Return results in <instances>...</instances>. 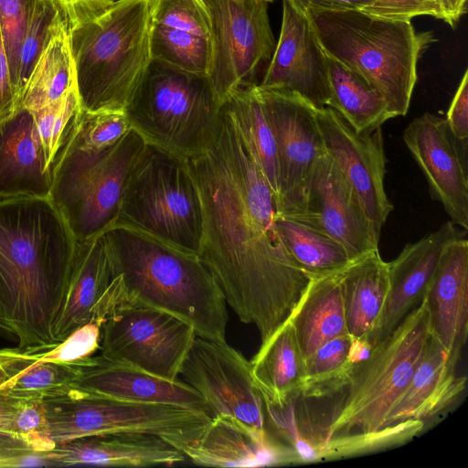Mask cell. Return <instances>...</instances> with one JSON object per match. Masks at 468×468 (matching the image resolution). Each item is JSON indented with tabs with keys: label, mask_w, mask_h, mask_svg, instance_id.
Listing matches in <instances>:
<instances>
[{
	"label": "cell",
	"mask_w": 468,
	"mask_h": 468,
	"mask_svg": "<svg viewBox=\"0 0 468 468\" xmlns=\"http://www.w3.org/2000/svg\"><path fill=\"white\" fill-rule=\"evenodd\" d=\"M221 110L212 143L186 158L202 202L198 255L227 304L263 343L290 318L312 277L285 248L276 196Z\"/></svg>",
	"instance_id": "cell-1"
},
{
	"label": "cell",
	"mask_w": 468,
	"mask_h": 468,
	"mask_svg": "<svg viewBox=\"0 0 468 468\" xmlns=\"http://www.w3.org/2000/svg\"><path fill=\"white\" fill-rule=\"evenodd\" d=\"M77 240L50 197H0V322L18 347L45 351Z\"/></svg>",
	"instance_id": "cell-2"
},
{
	"label": "cell",
	"mask_w": 468,
	"mask_h": 468,
	"mask_svg": "<svg viewBox=\"0 0 468 468\" xmlns=\"http://www.w3.org/2000/svg\"><path fill=\"white\" fill-rule=\"evenodd\" d=\"M103 233L112 276H120L129 300L179 317L198 336L225 340L227 303L198 254L121 224Z\"/></svg>",
	"instance_id": "cell-3"
},
{
	"label": "cell",
	"mask_w": 468,
	"mask_h": 468,
	"mask_svg": "<svg viewBox=\"0 0 468 468\" xmlns=\"http://www.w3.org/2000/svg\"><path fill=\"white\" fill-rule=\"evenodd\" d=\"M69 32L81 109L124 112L153 61L151 1L114 0Z\"/></svg>",
	"instance_id": "cell-4"
},
{
	"label": "cell",
	"mask_w": 468,
	"mask_h": 468,
	"mask_svg": "<svg viewBox=\"0 0 468 468\" xmlns=\"http://www.w3.org/2000/svg\"><path fill=\"white\" fill-rule=\"evenodd\" d=\"M304 14L324 53L375 87L394 117L405 116L418 60L435 40L432 33H417L410 20L376 17L361 10Z\"/></svg>",
	"instance_id": "cell-5"
},
{
	"label": "cell",
	"mask_w": 468,
	"mask_h": 468,
	"mask_svg": "<svg viewBox=\"0 0 468 468\" xmlns=\"http://www.w3.org/2000/svg\"><path fill=\"white\" fill-rule=\"evenodd\" d=\"M147 141L133 126L113 146L83 150L63 136L50 165V198L77 241L115 225L126 183Z\"/></svg>",
	"instance_id": "cell-6"
},
{
	"label": "cell",
	"mask_w": 468,
	"mask_h": 468,
	"mask_svg": "<svg viewBox=\"0 0 468 468\" xmlns=\"http://www.w3.org/2000/svg\"><path fill=\"white\" fill-rule=\"evenodd\" d=\"M124 113L148 143L187 158L212 143L222 110L207 76L153 60Z\"/></svg>",
	"instance_id": "cell-7"
},
{
	"label": "cell",
	"mask_w": 468,
	"mask_h": 468,
	"mask_svg": "<svg viewBox=\"0 0 468 468\" xmlns=\"http://www.w3.org/2000/svg\"><path fill=\"white\" fill-rule=\"evenodd\" d=\"M115 224L198 254L202 202L187 159L147 142L126 183Z\"/></svg>",
	"instance_id": "cell-8"
},
{
	"label": "cell",
	"mask_w": 468,
	"mask_h": 468,
	"mask_svg": "<svg viewBox=\"0 0 468 468\" xmlns=\"http://www.w3.org/2000/svg\"><path fill=\"white\" fill-rule=\"evenodd\" d=\"M430 334L423 300L387 338L370 348L367 357L355 363L346 397L323 441L384 427L388 413L410 384Z\"/></svg>",
	"instance_id": "cell-9"
},
{
	"label": "cell",
	"mask_w": 468,
	"mask_h": 468,
	"mask_svg": "<svg viewBox=\"0 0 468 468\" xmlns=\"http://www.w3.org/2000/svg\"><path fill=\"white\" fill-rule=\"evenodd\" d=\"M50 439L56 445L105 434L145 433L166 441H195L211 417L203 411L159 403H138L74 389L44 399Z\"/></svg>",
	"instance_id": "cell-10"
},
{
	"label": "cell",
	"mask_w": 468,
	"mask_h": 468,
	"mask_svg": "<svg viewBox=\"0 0 468 468\" xmlns=\"http://www.w3.org/2000/svg\"><path fill=\"white\" fill-rule=\"evenodd\" d=\"M194 327L165 311L129 300L122 291L101 328V355L176 380L196 338Z\"/></svg>",
	"instance_id": "cell-11"
},
{
	"label": "cell",
	"mask_w": 468,
	"mask_h": 468,
	"mask_svg": "<svg viewBox=\"0 0 468 468\" xmlns=\"http://www.w3.org/2000/svg\"><path fill=\"white\" fill-rule=\"evenodd\" d=\"M212 59L207 75L222 105L235 91L258 86L276 42L265 0H207Z\"/></svg>",
	"instance_id": "cell-12"
},
{
	"label": "cell",
	"mask_w": 468,
	"mask_h": 468,
	"mask_svg": "<svg viewBox=\"0 0 468 468\" xmlns=\"http://www.w3.org/2000/svg\"><path fill=\"white\" fill-rule=\"evenodd\" d=\"M179 378L205 399L211 418L231 416L259 431H266L264 402L254 384L250 363L226 340L197 335Z\"/></svg>",
	"instance_id": "cell-13"
},
{
	"label": "cell",
	"mask_w": 468,
	"mask_h": 468,
	"mask_svg": "<svg viewBox=\"0 0 468 468\" xmlns=\"http://www.w3.org/2000/svg\"><path fill=\"white\" fill-rule=\"evenodd\" d=\"M314 115L325 153L351 186L379 240L393 209L384 188L386 156L381 127L370 133H357L329 107H315Z\"/></svg>",
	"instance_id": "cell-14"
},
{
	"label": "cell",
	"mask_w": 468,
	"mask_h": 468,
	"mask_svg": "<svg viewBox=\"0 0 468 468\" xmlns=\"http://www.w3.org/2000/svg\"><path fill=\"white\" fill-rule=\"evenodd\" d=\"M258 90L277 145L280 169L277 214H288L299 206L315 162L325 154L315 120V107L293 92L259 88Z\"/></svg>",
	"instance_id": "cell-15"
},
{
	"label": "cell",
	"mask_w": 468,
	"mask_h": 468,
	"mask_svg": "<svg viewBox=\"0 0 468 468\" xmlns=\"http://www.w3.org/2000/svg\"><path fill=\"white\" fill-rule=\"evenodd\" d=\"M282 215L334 238L351 261L378 249L379 240L351 186L326 153L315 162L299 206Z\"/></svg>",
	"instance_id": "cell-16"
},
{
	"label": "cell",
	"mask_w": 468,
	"mask_h": 468,
	"mask_svg": "<svg viewBox=\"0 0 468 468\" xmlns=\"http://www.w3.org/2000/svg\"><path fill=\"white\" fill-rule=\"evenodd\" d=\"M403 141L422 171L431 196L451 221L468 229V146L452 135L445 118L426 112L406 127Z\"/></svg>",
	"instance_id": "cell-17"
},
{
	"label": "cell",
	"mask_w": 468,
	"mask_h": 468,
	"mask_svg": "<svg viewBox=\"0 0 468 468\" xmlns=\"http://www.w3.org/2000/svg\"><path fill=\"white\" fill-rule=\"evenodd\" d=\"M293 92L316 108L327 107L326 55L306 15L282 0L280 37L257 86Z\"/></svg>",
	"instance_id": "cell-18"
},
{
	"label": "cell",
	"mask_w": 468,
	"mask_h": 468,
	"mask_svg": "<svg viewBox=\"0 0 468 468\" xmlns=\"http://www.w3.org/2000/svg\"><path fill=\"white\" fill-rule=\"evenodd\" d=\"M451 220L437 230L405 245L388 266V290L383 311L366 344L371 348L387 338L424 300L446 246L465 237Z\"/></svg>",
	"instance_id": "cell-19"
},
{
	"label": "cell",
	"mask_w": 468,
	"mask_h": 468,
	"mask_svg": "<svg viewBox=\"0 0 468 468\" xmlns=\"http://www.w3.org/2000/svg\"><path fill=\"white\" fill-rule=\"evenodd\" d=\"M154 61L207 76L212 18L207 0H150Z\"/></svg>",
	"instance_id": "cell-20"
},
{
	"label": "cell",
	"mask_w": 468,
	"mask_h": 468,
	"mask_svg": "<svg viewBox=\"0 0 468 468\" xmlns=\"http://www.w3.org/2000/svg\"><path fill=\"white\" fill-rule=\"evenodd\" d=\"M194 464L207 467H261L296 463L292 448L267 431L227 415L211 418L195 441H167Z\"/></svg>",
	"instance_id": "cell-21"
},
{
	"label": "cell",
	"mask_w": 468,
	"mask_h": 468,
	"mask_svg": "<svg viewBox=\"0 0 468 468\" xmlns=\"http://www.w3.org/2000/svg\"><path fill=\"white\" fill-rule=\"evenodd\" d=\"M77 363L74 389L132 402L175 405L209 415L205 399L180 378H161L101 354Z\"/></svg>",
	"instance_id": "cell-22"
},
{
	"label": "cell",
	"mask_w": 468,
	"mask_h": 468,
	"mask_svg": "<svg viewBox=\"0 0 468 468\" xmlns=\"http://www.w3.org/2000/svg\"><path fill=\"white\" fill-rule=\"evenodd\" d=\"M424 301L431 334L459 361L468 331V241L449 243L429 284Z\"/></svg>",
	"instance_id": "cell-23"
},
{
	"label": "cell",
	"mask_w": 468,
	"mask_h": 468,
	"mask_svg": "<svg viewBox=\"0 0 468 468\" xmlns=\"http://www.w3.org/2000/svg\"><path fill=\"white\" fill-rule=\"evenodd\" d=\"M45 456L49 466H173L186 460L162 437L145 433L81 437L56 445Z\"/></svg>",
	"instance_id": "cell-24"
},
{
	"label": "cell",
	"mask_w": 468,
	"mask_h": 468,
	"mask_svg": "<svg viewBox=\"0 0 468 468\" xmlns=\"http://www.w3.org/2000/svg\"><path fill=\"white\" fill-rule=\"evenodd\" d=\"M50 190L51 172L34 115L18 108L0 121V197H49Z\"/></svg>",
	"instance_id": "cell-25"
},
{
	"label": "cell",
	"mask_w": 468,
	"mask_h": 468,
	"mask_svg": "<svg viewBox=\"0 0 468 468\" xmlns=\"http://www.w3.org/2000/svg\"><path fill=\"white\" fill-rule=\"evenodd\" d=\"M112 278L104 233L77 241L69 275L52 328L59 344L82 325L92 322L96 305Z\"/></svg>",
	"instance_id": "cell-26"
},
{
	"label": "cell",
	"mask_w": 468,
	"mask_h": 468,
	"mask_svg": "<svg viewBox=\"0 0 468 468\" xmlns=\"http://www.w3.org/2000/svg\"><path fill=\"white\" fill-rule=\"evenodd\" d=\"M458 361L431 335L409 386L387 415L385 426L409 419L426 421L450 407L466 387Z\"/></svg>",
	"instance_id": "cell-27"
},
{
	"label": "cell",
	"mask_w": 468,
	"mask_h": 468,
	"mask_svg": "<svg viewBox=\"0 0 468 468\" xmlns=\"http://www.w3.org/2000/svg\"><path fill=\"white\" fill-rule=\"evenodd\" d=\"M250 363L254 384L264 403L283 407L298 399L304 358L289 319L261 343Z\"/></svg>",
	"instance_id": "cell-28"
},
{
	"label": "cell",
	"mask_w": 468,
	"mask_h": 468,
	"mask_svg": "<svg viewBox=\"0 0 468 468\" xmlns=\"http://www.w3.org/2000/svg\"><path fill=\"white\" fill-rule=\"evenodd\" d=\"M346 325L355 340L366 342L385 305L388 266L378 250L354 261L341 271Z\"/></svg>",
	"instance_id": "cell-29"
},
{
	"label": "cell",
	"mask_w": 468,
	"mask_h": 468,
	"mask_svg": "<svg viewBox=\"0 0 468 468\" xmlns=\"http://www.w3.org/2000/svg\"><path fill=\"white\" fill-rule=\"evenodd\" d=\"M289 320L304 359L326 341L347 334L341 271L313 277Z\"/></svg>",
	"instance_id": "cell-30"
},
{
	"label": "cell",
	"mask_w": 468,
	"mask_h": 468,
	"mask_svg": "<svg viewBox=\"0 0 468 468\" xmlns=\"http://www.w3.org/2000/svg\"><path fill=\"white\" fill-rule=\"evenodd\" d=\"M76 83L70 32L58 12L23 89L17 109L37 111L58 101Z\"/></svg>",
	"instance_id": "cell-31"
},
{
	"label": "cell",
	"mask_w": 468,
	"mask_h": 468,
	"mask_svg": "<svg viewBox=\"0 0 468 468\" xmlns=\"http://www.w3.org/2000/svg\"><path fill=\"white\" fill-rule=\"evenodd\" d=\"M221 106L277 199L280 184L277 145L257 86L235 91Z\"/></svg>",
	"instance_id": "cell-32"
},
{
	"label": "cell",
	"mask_w": 468,
	"mask_h": 468,
	"mask_svg": "<svg viewBox=\"0 0 468 468\" xmlns=\"http://www.w3.org/2000/svg\"><path fill=\"white\" fill-rule=\"evenodd\" d=\"M326 69L327 107L338 112L357 133H370L394 118L382 94L361 75L328 55Z\"/></svg>",
	"instance_id": "cell-33"
},
{
	"label": "cell",
	"mask_w": 468,
	"mask_h": 468,
	"mask_svg": "<svg viewBox=\"0 0 468 468\" xmlns=\"http://www.w3.org/2000/svg\"><path fill=\"white\" fill-rule=\"evenodd\" d=\"M275 223L285 248L312 278L340 271L351 262L346 249L326 233L282 214Z\"/></svg>",
	"instance_id": "cell-34"
},
{
	"label": "cell",
	"mask_w": 468,
	"mask_h": 468,
	"mask_svg": "<svg viewBox=\"0 0 468 468\" xmlns=\"http://www.w3.org/2000/svg\"><path fill=\"white\" fill-rule=\"evenodd\" d=\"M355 340L344 334L321 345L304 359V375L298 398L320 399L345 388L355 366Z\"/></svg>",
	"instance_id": "cell-35"
},
{
	"label": "cell",
	"mask_w": 468,
	"mask_h": 468,
	"mask_svg": "<svg viewBox=\"0 0 468 468\" xmlns=\"http://www.w3.org/2000/svg\"><path fill=\"white\" fill-rule=\"evenodd\" d=\"M425 424L424 420L409 419L376 431L330 437L316 446L315 462L350 458L403 445L420 435Z\"/></svg>",
	"instance_id": "cell-36"
},
{
	"label": "cell",
	"mask_w": 468,
	"mask_h": 468,
	"mask_svg": "<svg viewBox=\"0 0 468 468\" xmlns=\"http://www.w3.org/2000/svg\"><path fill=\"white\" fill-rule=\"evenodd\" d=\"M77 361L70 363L37 360L6 384L18 398L48 399L74 390Z\"/></svg>",
	"instance_id": "cell-37"
},
{
	"label": "cell",
	"mask_w": 468,
	"mask_h": 468,
	"mask_svg": "<svg viewBox=\"0 0 468 468\" xmlns=\"http://www.w3.org/2000/svg\"><path fill=\"white\" fill-rule=\"evenodd\" d=\"M131 128L122 112H90L80 109L64 136L80 149L102 150L115 145Z\"/></svg>",
	"instance_id": "cell-38"
},
{
	"label": "cell",
	"mask_w": 468,
	"mask_h": 468,
	"mask_svg": "<svg viewBox=\"0 0 468 468\" xmlns=\"http://www.w3.org/2000/svg\"><path fill=\"white\" fill-rule=\"evenodd\" d=\"M58 11L48 0H31L16 73L13 80L16 109L23 89L41 53Z\"/></svg>",
	"instance_id": "cell-39"
},
{
	"label": "cell",
	"mask_w": 468,
	"mask_h": 468,
	"mask_svg": "<svg viewBox=\"0 0 468 468\" xmlns=\"http://www.w3.org/2000/svg\"><path fill=\"white\" fill-rule=\"evenodd\" d=\"M80 109L76 83L58 101L32 112L49 168L67 128Z\"/></svg>",
	"instance_id": "cell-40"
},
{
	"label": "cell",
	"mask_w": 468,
	"mask_h": 468,
	"mask_svg": "<svg viewBox=\"0 0 468 468\" xmlns=\"http://www.w3.org/2000/svg\"><path fill=\"white\" fill-rule=\"evenodd\" d=\"M19 399L18 411L9 435L39 452H46L54 448L55 443L49 435L44 399L34 398H19Z\"/></svg>",
	"instance_id": "cell-41"
},
{
	"label": "cell",
	"mask_w": 468,
	"mask_h": 468,
	"mask_svg": "<svg viewBox=\"0 0 468 468\" xmlns=\"http://www.w3.org/2000/svg\"><path fill=\"white\" fill-rule=\"evenodd\" d=\"M101 324L90 322L54 347L38 352V360L70 363L92 356L101 347Z\"/></svg>",
	"instance_id": "cell-42"
},
{
	"label": "cell",
	"mask_w": 468,
	"mask_h": 468,
	"mask_svg": "<svg viewBox=\"0 0 468 468\" xmlns=\"http://www.w3.org/2000/svg\"><path fill=\"white\" fill-rule=\"evenodd\" d=\"M30 2L31 0H0V20L12 85L16 73Z\"/></svg>",
	"instance_id": "cell-43"
},
{
	"label": "cell",
	"mask_w": 468,
	"mask_h": 468,
	"mask_svg": "<svg viewBox=\"0 0 468 468\" xmlns=\"http://www.w3.org/2000/svg\"><path fill=\"white\" fill-rule=\"evenodd\" d=\"M363 12L380 18L411 20L419 16H430L441 19L434 0H376Z\"/></svg>",
	"instance_id": "cell-44"
},
{
	"label": "cell",
	"mask_w": 468,
	"mask_h": 468,
	"mask_svg": "<svg viewBox=\"0 0 468 468\" xmlns=\"http://www.w3.org/2000/svg\"><path fill=\"white\" fill-rule=\"evenodd\" d=\"M452 137L468 146V71L465 70L445 118Z\"/></svg>",
	"instance_id": "cell-45"
},
{
	"label": "cell",
	"mask_w": 468,
	"mask_h": 468,
	"mask_svg": "<svg viewBox=\"0 0 468 468\" xmlns=\"http://www.w3.org/2000/svg\"><path fill=\"white\" fill-rule=\"evenodd\" d=\"M69 31L99 13L114 0H48Z\"/></svg>",
	"instance_id": "cell-46"
},
{
	"label": "cell",
	"mask_w": 468,
	"mask_h": 468,
	"mask_svg": "<svg viewBox=\"0 0 468 468\" xmlns=\"http://www.w3.org/2000/svg\"><path fill=\"white\" fill-rule=\"evenodd\" d=\"M38 360V353L16 348H0V388Z\"/></svg>",
	"instance_id": "cell-47"
},
{
	"label": "cell",
	"mask_w": 468,
	"mask_h": 468,
	"mask_svg": "<svg viewBox=\"0 0 468 468\" xmlns=\"http://www.w3.org/2000/svg\"><path fill=\"white\" fill-rule=\"evenodd\" d=\"M16 110V96L0 20V121L12 115Z\"/></svg>",
	"instance_id": "cell-48"
},
{
	"label": "cell",
	"mask_w": 468,
	"mask_h": 468,
	"mask_svg": "<svg viewBox=\"0 0 468 468\" xmlns=\"http://www.w3.org/2000/svg\"><path fill=\"white\" fill-rule=\"evenodd\" d=\"M376 0H289L298 10L315 11L361 10L371 6Z\"/></svg>",
	"instance_id": "cell-49"
},
{
	"label": "cell",
	"mask_w": 468,
	"mask_h": 468,
	"mask_svg": "<svg viewBox=\"0 0 468 468\" xmlns=\"http://www.w3.org/2000/svg\"><path fill=\"white\" fill-rule=\"evenodd\" d=\"M20 399L7 386L0 388V433L8 434L19 408Z\"/></svg>",
	"instance_id": "cell-50"
},
{
	"label": "cell",
	"mask_w": 468,
	"mask_h": 468,
	"mask_svg": "<svg viewBox=\"0 0 468 468\" xmlns=\"http://www.w3.org/2000/svg\"><path fill=\"white\" fill-rule=\"evenodd\" d=\"M467 0H434L441 19L454 27L461 16L466 12Z\"/></svg>",
	"instance_id": "cell-51"
},
{
	"label": "cell",
	"mask_w": 468,
	"mask_h": 468,
	"mask_svg": "<svg viewBox=\"0 0 468 468\" xmlns=\"http://www.w3.org/2000/svg\"><path fill=\"white\" fill-rule=\"evenodd\" d=\"M0 335H12L9 329L0 322Z\"/></svg>",
	"instance_id": "cell-52"
},
{
	"label": "cell",
	"mask_w": 468,
	"mask_h": 468,
	"mask_svg": "<svg viewBox=\"0 0 468 468\" xmlns=\"http://www.w3.org/2000/svg\"><path fill=\"white\" fill-rule=\"evenodd\" d=\"M265 1H266L267 3H269V2H272V1H274V0H265Z\"/></svg>",
	"instance_id": "cell-53"
}]
</instances>
